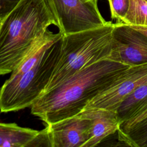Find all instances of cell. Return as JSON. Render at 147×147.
<instances>
[{"label":"cell","instance_id":"cell-16","mask_svg":"<svg viewBox=\"0 0 147 147\" xmlns=\"http://www.w3.org/2000/svg\"><path fill=\"white\" fill-rule=\"evenodd\" d=\"M134 29L139 31L141 33L144 34L147 37V27L145 26H130Z\"/></svg>","mask_w":147,"mask_h":147},{"label":"cell","instance_id":"cell-7","mask_svg":"<svg viewBox=\"0 0 147 147\" xmlns=\"http://www.w3.org/2000/svg\"><path fill=\"white\" fill-rule=\"evenodd\" d=\"M110 57L130 65L147 62V37L130 26L114 23Z\"/></svg>","mask_w":147,"mask_h":147},{"label":"cell","instance_id":"cell-5","mask_svg":"<svg viewBox=\"0 0 147 147\" xmlns=\"http://www.w3.org/2000/svg\"><path fill=\"white\" fill-rule=\"evenodd\" d=\"M64 35L106 25L98 0H47Z\"/></svg>","mask_w":147,"mask_h":147},{"label":"cell","instance_id":"cell-13","mask_svg":"<svg viewBox=\"0 0 147 147\" xmlns=\"http://www.w3.org/2000/svg\"><path fill=\"white\" fill-rule=\"evenodd\" d=\"M123 145L133 147H147V118L132 127L126 134L118 137Z\"/></svg>","mask_w":147,"mask_h":147},{"label":"cell","instance_id":"cell-10","mask_svg":"<svg viewBox=\"0 0 147 147\" xmlns=\"http://www.w3.org/2000/svg\"><path fill=\"white\" fill-rule=\"evenodd\" d=\"M40 130L0 122V147H29Z\"/></svg>","mask_w":147,"mask_h":147},{"label":"cell","instance_id":"cell-17","mask_svg":"<svg viewBox=\"0 0 147 147\" xmlns=\"http://www.w3.org/2000/svg\"><path fill=\"white\" fill-rule=\"evenodd\" d=\"M145 1H147V0H145Z\"/></svg>","mask_w":147,"mask_h":147},{"label":"cell","instance_id":"cell-8","mask_svg":"<svg viewBox=\"0 0 147 147\" xmlns=\"http://www.w3.org/2000/svg\"><path fill=\"white\" fill-rule=\"evenodd\" d=\"M90 120L78 114L46 125L51 147H84L90 137Z\"/></svg>","mask_w":147,"mask_h":147},{"label":"cell","instance_id":"cell-6","mask_svg":"<svg viewBox=\"0 0 147 147\" xmlns=\"http://www.w3.org/2000/svg\"><path fill=\"white\" fill-rule=\"evenodd\" d=\"M146 83L147 62L131 65L89 100L83 110L103 109L117 111L129 95Z\"/></svg>","mask_w":147,"mask_h":147},{"label":"cell","instance_id":"cell-15","mask_svg":"<svg viewBox=\"0 0 147 147\" xmlns=\"http://www.w3.org/2000/svg\"><path fill=\"white\" fill-rule=\"evenodd\" d=\"M21 0H0V21L2 20Z\"/></svg>","mask_w":147,"mask_h":147},{"label":"cell","instance_id":"cell-4","mask_svg":"<svg viewBox=\"0 0 147 147\" xmlns=\"http://www.w3.org/2000/svg\"><path fill=\"white\" fill-rule=\"evenodd\" d=\"M63 35L53 41L41 58L22 74L9 77L0 88V111L30 107L44 92L60 60Z\"/></svg>","mask_w":147,"mask_h":147},{"label":"cell","instance_id":"cell-9","mask_svg":"<svg viewBox=\"0 0 147 147\" xmlns=\"http://www.w3.org/2000/svg\"><path fill=\"white\" fill-rule=\"evenodd\" d=\"M78 115L90 120V137L84 147L98 146L120 127L121 120L117 111L103 109L82 110Z\"/></svg>","mask_w":147,"mask_h":147},{"label":"cell","instance_id":"cell-11","mask_svg":"<svg viewBox=\"0 0 147 147\" xmlns=\"http://www.w3.org/2000/svg\"><path fill=\"white\" fill-rule=\"evenodd\" d=\"M147 105V83L129 95L121 103L117 113L121 123L130 118L137 110Z\"/></svg>","mask_w":147,"mask_h":147},{"label":"cell","instance_id":"cell-3","mask_svg":"<svg viewBox=\"0 0 147 147\" xmlns=\"http://www.w3.org/2000/svg\"><path fill=\"white\" fill-rule=\"evenodd\" d=\"M114 24L63 35L59 63L44 92L61 84L83 68L109 57L113 47ZM43 92V93H44Z\"/></svg>","mask_w":147,"mask_h":147},{"label":"cell","instance_id":"cell-12","mask_svg":"<svg viewBox=\"0 0 147 147\" xmlns=\"http://www.w3.org/2000/svg\"><path fill=\"white\" fill-rule=\"evenodd\" d=\"M129 1L128 10L121 23L129 26L147 27V1Z\"/></svg>","mask_w":147,"mask_h":147},{"label":"cell","instance_id":"cell-14","mask_svg":"<svg viewBox=\"0 0 147 147\" xmlns=\"http://www.w3.org/2000/svg\"><path fill=\"white\" fill-rule=\"evenodd\" d=\"M111 18L115 20L116 23H121L126 15L129 7V0H108Z\"/></svg>","mask_w":147,"mask_h":147},{"label":"cell","instance_id":"cell-2","mask_svg":"<svg viewBox=\"0 0 147 147\" xmlns=\"http://www.w3.org/2000/svg\"><path fill=\"white\" fill-rule=\"evenodd\" d=\"M52 25L58 27L47 0H21L0 21V76L11 73Z\"/></svg>","mask_w":147,"mask_h":147},{"label":"cell","instance_id":"cell-1","mask_svg":"<svg viewBox=\"0 0 147 147\" xmlns=\"http://www.w3.org/2000/svg\"><path fill=\"white\" fill-rule=\"evenodd\" d=\"M130 65L113 60L110 56L98 60L42 93L30 106L31 114L46 125L76 115Z\"/></svg>","mask_w":147,"mask_h":147}]
</instances>
